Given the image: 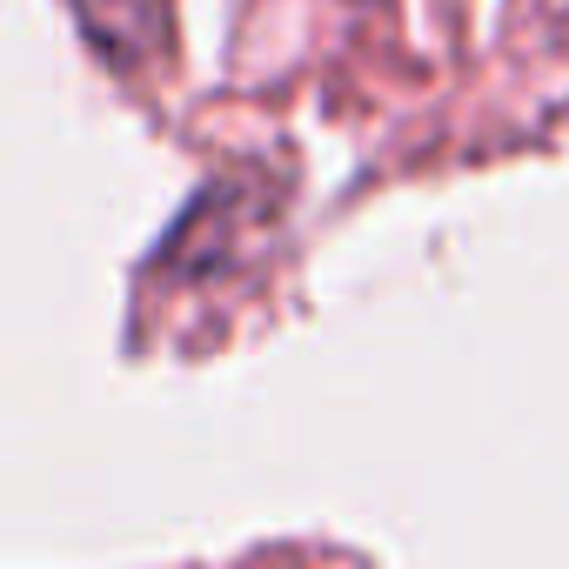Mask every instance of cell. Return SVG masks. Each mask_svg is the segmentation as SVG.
I'll return each mask as SVG.
<instances>
[{
    "instance_id": "obj_1",
    "label": "cell",
    "mask_w": 569,
    "mask_h": 569,
    "mask_svg": "<svg viewBox=\"0 0 569 569\" xmlns=\"http://www.w3.org/2000/svg\"><path fill=\"white\" fill-rule=\"evenodd\" d=\"M68 8H74L88 48L121 74L168 54V0H68Z\"/></svg>"
},
{
    "instance_id": "obj_2",
    "label": "cell",
    "mask_w": 569,
    "mask_h": 569,
    "mask_svg": "<svg viewBox=\"0 0 569 569\" xmlns=\"http://www.w3.org/2000/svg\"><path fill=\"white\" fill-rule=\"evenodd\" d=\"M536 8V28L556 41V48H569V0H529Z\"/></svg>"
}]
</instances>
